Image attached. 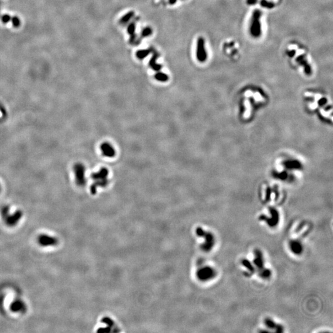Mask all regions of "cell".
Wrapping results in <instances>:
<instances>
[{"label": "cell", "instance_id": "obj_1", "mask_svg": "<svg viewBox=\"0 0 333 333\" xmlns=\"http://www.w3.org/2000/svg\"><path fill=\"white\" fill-rule=\"evenodd\" d=\"M109 171L106 168H101L98 172L92 174V178L93 180L90 190L91 193L93 194L97 192L98 188H104L109 183Z\"/></svg>", "mask_w": 333, "mask_h": 333}, {"label": "cell", "instance_id": "obj_2", "mask_svg": "<svg viewBox=\"0 0 333 333\" xmlns=\"http://www.w3.org/2000/svg\"><path fill=\"white\" fill-rule=\"evenodd\" d=\"M262 13L259 10L254 11L250 24L249 32L251 35L254 38H259L262 33L261 18Z\"/></svg>", "mask_w": 333, "mask_h": 333}, {"label": "cell", "instance_id": "obj_3", "mask_svg": "<svg viewBox=\"0 0 333 333\" xmlns=\"http://www.w3.org/2000/svg\"><path fill=\"white\" fill-rule=\"evenodd\" d=\"M196 57L200 62H204L207 59V53L206 48L205 40L202 37H199L198 40Z\"/></svg>", "mask_w": 333, "mask_h": 333}, {"label": "cell", "instance_id": "obj_4", "mask_svg": "<svg viewBox=\"0 0 333 333\" xmlns=\"http://www.w3.org/2000/svg\"><path fill=\"white\" fill-rule=\"evenodd\" d=\"M74 172L77 184L79 186L84 185L86 183L85 166L81 163H77L75 165Z\"/></svg>", "mask_w": 333, "mask_h": 333}, {"label": "cell", "instance_id": "obj_5", "mask_svg": "<svg viewBox=\"0 0 333 333\" xmlns=\"http://www.w3.org/2000/svg\"><path fill=\"white\" fill-rule=\"evenodd\" d=\"M197 234L198 236L204 237L205 243L204 244V249L206 251H209L214 245V237L210 233L204 231L202 228H199L197 230Z\"/></svg>", "mask_w": 333, "mask_h": 333}, {"label": "cell", "instance_id": "obj_6", "mask_svg": "<svg viewBox=\"0 0 333 333\" xmlns=\"http://www.w3.org/2000/svg\"><path fill=\"white\" fill-rule=\"evenodd\" d=\"M254 264L255 265L261 270V275L265 278H267L270 276V272L268 270L267 268H265L264 267V259L262 256V254L261 253V251H257L255 253V259H254Z\"/></svg>", "mask_w": 333, "mask_h": 333}, {"label": "cell", "instance_id": "obj_7", "mask_svg": "<svg viewBox=\"0 0 333 333\" xmlns=\"http://www.w3.org/2000/svg\"><path fill=\"white\" fill-rule=\"evenodd\" d=\"M38 242L43 247H50L56 245L58 244V239L53 236L41 234L38 238Z\"/></svg>", "mask_w": 333, "mask_h": 333}, {"label": "cell", "instance_id": "obj_8", "mask_svg": "<svg viewBox=\"0 0 333 333\" xmlns=\"http://www.w3.org/2000/svg\"><path fill=\"white\" fill-rule=\"evenodd\" d=\"M101 150L104 156L109 158H111L115 156L116 150L114 147L109 143L105 142L101 145Z\"/></svg>", "mask_w": 333, "mask_h": 333}, {"label": "cell", "instance_id": "obj_9", "mask_svg": "<svg viewBox=\"0 0 333 333\" xmlns=\"http://www.w3.org/2000/svg\"><path fill=\"white\" fill-rule=\"evenodd\" d=\"M22 216H23L22 212L21 210H18L16 212L12 215L6 217V224L10 226H14L18 223V222L20 221V220L22 217Z\"/></svg>", "mask_w": 333, "mask_h": 333}, {"label": "cell", "instance_id": "obj_10", "mask_svg": "<svg viewBox=\"0 0 333 333\" xmlns=\"http://www.w3.org/2000/svg\"><path fill=\"white\" fill-rule=\"evenodd\" d=\"M296 61L297 62V64L303 66V67L304 68V71L306 74L310 75L311 73V66L309 64L305 54H302L297 56V58L296 59Z\"/></svg>", "mask_w": 333, "mask_h": 333}, {"label": "cell", "instance_id": "obj_11", "mask_svg": "<svg viewBox=\"0 0 333 333\" xmlns=\"http://www.w3.org/2000/svg\"><path fill=\"white\" fill-rule=\"evenodd\" d=\"M215 272L210 267H205L201 269L198 272L199 278L203 280H209L214 276Z\"/></svg>", "mask_w": 333, "mask_h": 333}, {"label": "cell", "instance_id": "obj_12", "mask_svg": "<svg viewBox=\"0 0 333 333\" xmlns=\"http://www.w3.org/2000/svg\"><path fill=\"white\" fill-rule=\"evenodd\" d=\"M0 19H1L3 23H8V22H11L12 23V24L16 27H19L20 25V24H21L20 19L18 17H16V16L12 17V16H10V15L5 14V15L2 16L1 18H0Z\"/></svg>", "mask_w": 333, "mask_h": 333}, {"label": "cell", "instance_id": "obj_13", "mask_svg": "<svg viewBox=\"0 0 333 333\" xmlns=\"http://www.w3.org/2000/svg\"><path fill=\"white\" fill-rule=\"evenodd\" d=\"M25 304L21 300H16L14 301L10 307L11 311L13 312H22L25 310Z\"/></svg>", "mask_w": 333, "mask_h": 333}, {"label": "cell", "instance_id": "obj_14", "mask_svg": "<svg viewBox=\"0 0 333 333\" xmlns=\"http://www.w3.org/2000/svg\"><path fill=\"white\" fill-rule=\"evenodd\" d=\"M265 325L268 328L272 329H275L276 332H282L283 331L282 327L281 326L278 325L277 324H276V323L275 321H273L271 319H265Z\"/></svg>", "mask_w": 333, "mask_h": 333}, {"label": "cell", "instance_id": "obj_15", "mask_svg": "<svg viewBox=\"0 0 333 333\" xmlns=\"http://www.w3.org/2000/svg\"><path fill=\"white\" fill-rule=\"evenodd\" d=\"M158 58V55L155 54L152 57V58L150 60V62H149V65L150 67L155 71L156 72H158L161 69H162V65L157 64L156 62H157V59Z\"/></svg>", "mask_w": 333, "mask_h": 333}, {"label": "cell", "instance_id": "obj_16", "mask_svg": "<svg viewBox=\"0 0 333 333\" xmlns=\"http://www.w3.org/2000/svg\"><path fill=\"white\" fill-rule=\"evenodd\" d=\"M258 4H260L262 7L268 10H272L275 6V5L273 2L267 1V0H259Z\"/></svg>", "mask_w": 333, "mask_h": 333}, {"label": "cell", "instance_id": "obj_17", "mask_svg": "<svg viewBox=\"0 0 333 333\" xmlns=\"http://www.w3.org/2000/svg\"><path fill=\"white\" fill-rule=\"evenodd\" d=\"M155 78L160 82H166L169 80V76L166 73L158 71L155 75Z\"/></svg>", "mask_w": 333, "mask_h": 333}, {"label": "cell", "instance_id": "obj_18", "mask_svg": "<svg viewBox=\"0 0 333 333\" xmlns=\"http://www.w3.org/2000/svg\"><path fill=\"white\" fill-rule=\"evenodd\" d=\"M134 12L133 11H131V12H129L127 14H126L125 15H124L122 19H120V23L122 24H125V23H127L133 16H134Z\"/></svg>", "mask_w": 333, "mask_h": 333}, {"label": "cell", "instance_id": "obj_19", "mask_svg": "<svg viewBox=\"0 0 333 333\" xmlns=\"http://www.w3.org/2000/svg\"><path fill=\"white\" fill-rule=\"evenodd\" d=\"M149 50H146V49H143V50H139L137 51L136 55V57L139 59H143L144 58H145L146 57H147L149 54Z\"/></svg>", "mask_w": 333, "mask_h": 333}, {"label": "cell", "instance_id": "obj_20", "mask_svg": "<svg viewBox=\"0 0 333 333\" xmlns=\"http://www.w3.org/2000/svg\"><path fill=\"white\" fill-rule=\"evenodd\" d=\"M135 29H136V26H135V22H132L128 26V33L130 35V36L131 37V40L135 35Z\"/></svg>", "mask_w": 333, "mask_h": 333}, {"label": "cell", "instance_id": "obj_21", "mask_svg": "<svg viewBox=\"0 0 333 333\" xmlns=\"http://www.w3.org/2000/svg\"><path fill=\"white\" fill-rule=\"evenodd\" d=\"M291 249L293 251V252H294L296 253H299L302 251V247H301V245H300V244H299L298 242H294L292 244Z\"/></svg>", "mask_w": 333, "mask_h": 333}, {"label": "cell", "instance_id": "obj_22", "mask_svg": "<svg viewBox=\"0 0 333 333\" xmlns=\"http://www.w3.org/2000/svg\"><path fill=\"white\" fill-rule=\"evenodd\" d=\"M152 33V30L151 28L147 27H146L144 28L142 32H141V36L143 37H149L150 35H151Z\"/></svg>", "mask_w": 333, "mask_h": 333}, {"label": "cell", "instance_id": "obj_23", "mask_svg": "<svg viewBox=\"0 0 333 333\" xmlns=\"http://www.w3.org/2000/svg\"><path fill=\"white\" fill-rule=\"evenodd\" d=\"M242 265L244 266H245L249 270V272L251 273H253L255 270V269L254 268L253 266L252 265V264L250 263L249 261H246V260H244L243 262H242Z\"/></svg>", "mask_w": 333, "mask_h": 333}, {"label": "cell", "instance_id": "obj_24", "mask_svg": "<svg viewBox=\"0 0 333 333\" xmlns=\"http://www.w3.org/2000/svg\"><path fill=\"white\" fill-rule=\"evenodd\" d=\"M259 0H246V3L247 5L252 6L258 4Z\"/></svg>", "mask_w": 333, "mask_h": 333}, {"label": "cell", "instance_id": "obj_25", "mask_svg": "<svg viewBox=\"0 0 333 333\" xmlns=\"http://www.w3.org/2000/svg\"><path fill=\"white\" fill-rule=\"evenodd\" d=\"M287 54H288V55L290 57H293V56H294L295 55V54H296V51H294V50L289 51H288Z\"/></svg>", "mask_w": 333, "mask_h": 333}, {"label": "cell", "instance_id": "obj_26", "mask_svg": "<svg viewBox=\"0 0 333 333\" xmlns=\"http://www.w3.org/2000/svg\"><path fill=\"white\" fill-rule=\"evenodd\" d=\"M176 2H177V0H169V3H170V5H174V4H175V3H176Z\"/></svg>", "mask_w": 333, "mask_h": 333}, {"label": "cell", "instance_id": "obj_27", "mask_svg": "<svg viewBox=\"0 0 333 333\" xmlns=\"http://www.w3.org/2000/svg\"><path fill=\"white\" fill-rule=\"evenodd\" d=\"M0 8H1V2H0Z\"/></svg>", "mask_w": 333, "mask_h": 333}]
</instances>
